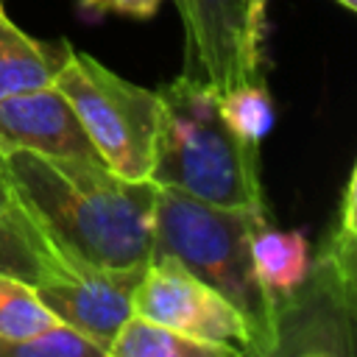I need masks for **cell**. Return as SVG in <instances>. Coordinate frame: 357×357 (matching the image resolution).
<instances>
[{
    "label": "cell",
    "instance_id": "9c48e42d",
    "mask_svg": "<svg viewBox=\"0 0 357 357\" xmlns=\"http://www.w3.org/2000/svg\"><path fill=\"white\" fill-rule=\"evenodd\" d=\"M11 148L45 156L100 159L70 100L53 84L0 98V151Z\"/></svg>",
    "mask_w": 357,
    "mask_h": 357
},
{
    "label": "cell",
    "instance_id": "2e32d148",
    "mask_svg": "<svg viewBox=\"0 0 357 357\" xmlns=\"http://www.w3.org/2000/svg\"><path fill=\"white\" fill-rule=\"evenodd\" d=\"M0 357H103V351L67 324H53L22 340L0 337Z\"/></svg>",
    "mask_w": 357,
    "mask_h": 357
},
{
    "label": "cell",
    "instance_id": "3957f363",
    "mask_svg": "<svg viewBox=\"0 0 357 357\" xmlns=\"http://www.w3.org/2000/svg\"><path fill=\"white\" fill-rule=\"evenodd\" d=\"M148 181L220 206L265 209L259 145L240 139L218 112V89L178 75L159 89Z\"/></svg>",
    "mask_w": 357,
    "mask_h": 357
},
{
    "label": "cell",
    "instance_id": "277c9868",
    "mask_svg": "<svg viewBox=\"0 0 357 357\" xmlns=\"http://www.w3.org/2000/svg\"><path fill=\"white\" fill-rule=\"evenodd\" d=\"M53 86L70 100L100 162L123 178L148 181L159 126V89L139 86L75 47H70Z\"/></svg>",
    "mask_w": 357,
    "mask_h": 357
},
{
    "label": "cell",
    "instance_id": "ba28073f",
    "mask_svg": "<svg viewBox=\"0 0 357 357\" xmlns=\"http://www.w3.org/2000/svg\"><path fill=\"white\" fill-rule=\"evenodd\" d=\"M176 8L184 25L181 75L218 92L262 78L245 59V0H176Z\"/></svg>",
    "mask_w": 357,
    "mask_h": 357
},
{
    "label": "cell",
    "instance_id": "5b68a950",
    "mask_svg": "<svg viewBox=\"0 0 357 357\" xmlns=\"http://www.w3.org/2000/svg\"><path fill=\"white\" fill-rule=\"evenodd\" d=\"M42 237L45 254L42 271L33 282L36 296L56 315V321L81 332L106 357L109 343L131 315V296L145 265L106 268L67 251L45 231Z\"/></svg>",
    "mask_w": 357,
    "mask_h": 357
},
{
    "label": "cell",
    "instance_id": "4fadbf2b",
    "mask_svg": "<svg viewBox=\"0 0 357 357\" xmlns=\"http://www.w3.org/2000/svg\"><path fill=\"white\" fill-rule=\"evenodd\" d=\"M42 229L25 215L17 201H11L0 212V273L33 284L42 271Z\"/></svg>",
    "mask_w": 357,
    "mask_h": 357
},
{
    "label": "cell",
    "instance_id": "9a60e30c",
    "mask_svg": "<svg viewBox=\"0 0 357 357\" xmlns=\"http://www.w3.org/2000/svg\"><path fill=\"white\" fill-rule=\"evenodd\" d=\"M53 324L59 321L42 304L33 284L0 273V337L3 340H22Z\"/></svg>",
    "mask_w": 357,
    "mask_h": 357
},
{
    "label": "cell",
    "instance_id": "7a4b0ae2",
    "mask_svg": "<svg viewBox=\"0 0 357 357\" xmlns=\"http://www.w3.org/2000/svg\"><path fill=\"white\" fill-rule=\"evenodd\" d=\"M265 223V209L220 206L153 184L151 257H170L218 290L245 321L251 357H273L276 346V301L251 259V240Z\"/></svg>",
    "mask_w": 357,
    "mask_h": 357
},
{
    "label": "cell",
    "instance_id": "52a82bcc",
    "mask_svg": "<svg viewBox=\"0 0 357 357\" xmlns=\"http://www.w3.org/2000/svg\"><path fill=\"white\" fill-rule=\"evenodd\" d=\"M131 312L190 337L234 346L240 354H248V329L240 312L170 257H148L131 296Z\"/></svg>",
    "mask_w": 357,
    "mask_h": 357
},
{
    "label": "cell",
    "instance_id": "8fae6325",
    "mask_svg": "<svg viewBox=\"0 0 357 357\" xmlns=\"http://www.w3.org/2000/svg\"><path fill=\"white\" fill-rule=\"evenodd\" d=\"M106 357H243L234 346L190 337L170 326L128 315L106 349Z\"/></svg>",
    "mask_w": 357,
    "mask_h": 357
},
{
    "label": "cell",
    "instance_id": "d6986e66",
    "mask_svg": "<svg viewBox=\"0 0 357 357\" xmlns=\"http://www.w3.org/2000/svg\"><path fill=\"white\" fill-rule=\"evenodd\" d=\"M11 201H14V195H11V184H8V178H6V173H3V167H0V212H3Z\"/></svg>",
    "mask_w": 357,
    "mask_h": 357
},
{
    "label": "cell",
    "instance_id": "30bf717a",
    "mask_svg": "<svg viewBox=\"0 0 357 357\" xmlns=\"http://www.w3.org/2000/svg\"><path fill=\"white\" fill-rule=\"evenodd\" d=\"M70 47V42L36 39L0 14V98L53 84Z\"/></svg>",
    "mask_w": 357,
    "mask_h": 357
},
{
    "label": "cell",
    "instance_id": "ac0fdd59",
    "mask_svg": "<svg viewBox=\"0 0 357 357\" xmlns=\"http://www.w3.org/2000/svg\"><path fill=\"white\" fill-rule=\"evenodd\" d=\"M265 17H268V0H245V59L254 75H259V64H262Z\"/></svg>",
    "mask_w": 357,
    "mask_h": 357
},
{
    "label": "cell",
    "instance_id": "8992f818",
    "mask_svg": "<svg viewBox=\"0 0 357 357\" xmlns=\"http://www.w3.org/2000/svg\"><path fill=\"white\" fill-rule=\"evenodd\" d=\"M357 273L326 259L310 257L304 282L276 298V346L273 357L290 354H354Z\"/></svg>",
    "mask_w": 357,
    "mask_h": 357
},
{
    "label": "cell",
    "instance_id": "7c38bea8",
    "mask_svg": "<svg viewBox=\"0 0 357 357\" xmlns=\"http://www.w3.org/2000/svg\"><path fill=\"white\" fill-rule=\"evenodd\" d=\"M310 243L304 231H279L268 223L251 240V259L259 284L276 298L293 293L310 271Z\"/></svg>",
    "mask_w": 357,
    "mask_h": 357
},
{
    "label": "cell",
    "instance_id": "ffe728a7",
    "mask_svg": "<svg viewBox=\"0 0 357 357\" xmlns=\"http://www.w3.org/2000/svg\"><path fill=\"white\" fill-rule=\"evenodd\" d=\"M337 3H340L343 8H349V11H354V8H357V0H337Z\"/></svg>",
    "mask_w": 357,
    "mask_h": 357
},
{
    "label": "cell",
    "instance_id": "e0dca14e",
    "mask_svg": "<svg viewBox=\"0 0 357 357\" xmlns=\"http://www.w3.org/2000/svg\"><path fill=\"white\" fill-rule=\"evenodd\" d=\"M165 0H78V11L86 20H100L106 14H126L137 20H148L159 11Z\"/></svg>",
    "mask_w": 357,
    "mask_h": 357
},
{
    "label": "cell",
    "instance_id": "5bb4252c",
    "mask_svg": "<svg viewBox=\"0 0 357 357\" xmlns=\"http://www.w3.org/2000/svg\"><path fill=\"white\" fill-rule=\"evenodd\" d=\"M218 112L223 123L251 145H259L276 123L273 98L262 84V78L243 81V84H234L231 89L218 92Z\"/></svg>",
    "mask_w": 357,
    "mask_h": 357
},
{
    "label": "cell",
    "instance_id": "44dd1931",
    "mask_svg": "<svg viewBox=\"0 0 357 357\" xmlns=\"http://www.w3.org/2000/svg\"><path fill=\"white\" fill-rule=\"evenodd\" d=\"M0 14H6V6H3V0H0Z\"/></svg>",
    "mask_w": 357,
    "mask_h": 357
},
{
    "label": "cell",
    "instance_id": "6da1fadb",
    "mask_svg": "<svg viewBox=\"0 0 357 357\" xmlns=\"http://www.w3.org/2000/svg\"><path fill=\"white\" fill-rule=\"evenodd\" d=\"M0 167L25 215L67 251L106 265H145L153 240V184L100 159L0 151Z\"/></svg>",
    "mask_w": 357,
    "mask_h": 357
}]
</instances>
